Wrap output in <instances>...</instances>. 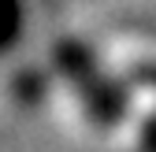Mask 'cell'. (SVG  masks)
Instances as JSON below:
<instances>
[{
    "mask_svg": "<svg viewBox=\"0 0 156 152\" xmlns=\"http://www.w3.org/2000/svg\"><path fill=\"white\" fill-rule=\"evenodd\" d=\"M15 33V0H0V45H8Z\"/></svg>",
    "mask_w": 156,
    "mask_h": 152,
    "instance_id": "6da1fadb",
    "label": "cell"
}]
</instances>
